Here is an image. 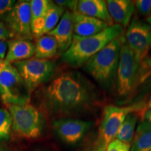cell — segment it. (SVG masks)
Here are the masks:
<instances>
[{"mask_svg":"<svg viewBox=\"0 0 151 151\" xmlns=\"http://www.w3.org/2000/svg\"><path fill=\"white\" fill-rule=\"evenodd\" d=\"M106 4L114 23L124 27L129 24L135 11L134 1L129 0H108Z\"/></svg>","mask_w":151,"mask_h":151,"instance_id":"14","label":"cell"},{"mask_svg":"<svg viewBox=\"0 0 151 151\" xmlns=\"http://www.w3.org/2000/svg\"><path fill=\"white\" fill-rule=\"evenodd\" d=\"M8 51L5 61L9 63L30 59L35 55V44L32 41L15 39L7 41Z\"/></svg>","mask_w":151,"mask_h":151,"instance_id":"16","label":"cell"},{"mask_svg":"<svg viewBox=\"0 0 151 151\" xmlns=\"http://www.w3.org/2000/svg\"><path fill=\"white\" fill-rule=\"evenodd\" d=\"M6 65V62L4 60L0 59V75H1V72H2L4 68Z\"/></svg>","mask_w":151,"mask_h":151,"instance_id":"31","label":"cell"},{"mask_svg":"<svg viewBox=\"0 0 151 151\" xmlns=\"http://www.w3.org/2000/svg\"><path fill=\"white\" fill-rule=\"evenodd\" d=\"M58 52V43L52 36L44 35L38 38L35 44V58L41 60H50Z\"/></svg>","mask_w":151,"mask_h":151,"instance_id":"19","label":"cell"},{"mask_svg":"<svg viewBox=\"0 0 151 151\" xmlns=\"http://www.w3.org/2000/svg\"><path fill=\"white\" fill-rule=\"evenodd\" d=\"M135 8L142 16H150L151 13V0H138L134 2Z\"/></svg>","mask_w":151,"mask_h":151,"instance_id":"24","label":"cell"},{"mask_svg":"<svg viewBox=\"0 0 151 151\" xmlns=\"http://www.w3.org/2000/svg\"><path fill=\"white\" fill-rule=\"evenodd\" d=\"M12 119V131L26 139H38L42 135L46 120L42 112L33 105H9Z\"/></svg>","mask_w":151,"mask_h":151,"instance_id":"4","label":"cell"},{"mask_svg":"<svg viewBox=\"0 0 151 151\" xmlns=\"http://www.w3.org/2000/svg\"><path fill=\"white\" fill-rule=\"evenodd\" d=\"M147 22H148L149 24H150V25L151 26V13H150V16H149L148 18H147Z\"/></svg>","mask_w":151,"mask_h":151,"instance_id":"33","label":"cell"},{"mask_svg":"<svg viewBox=\"0 0 151 151\" xmlns=\"http://www.w3.org/2000/svg\"><path fill=\"white\" fill-rule=\"evenodd\" d=\"M55 4L57 5L63 7L64 9H67V11H69L71 13H73L76 11V7L77 4H78V1H66V0H62V1H59V0H56V1H53Z\"/></svg>","mask_w":151,"mask_h":151,"instance_id":"27","label":"cell"},{"mask_svg":"<svg viewBox=\"0 0 151 151\" xmlns=\"http://www.w3.org/2000/svg\"><path fill=\"white\" fill-rule=\"evenodd\" d=\"M39 151H43V150H39Z\"/></svg>","mask_w":151,"mask_h":151,"instance_id":"35","label":"cell"},{"mask_svg":"<svg viewBox=\"0 0 151 151\" xmlns=\"http://www.w3.org/2000/svg\"><path fill=\"white\" fill-rule=\"evenodd\" d=\"M65 11L63 7L57 5L54 3V1H50V6L45 20L43 35H47L58 25Z\"/></svg>","mask_w":151,"mask_h":151,"instance_id":"21","label":"cell"},{"mask_svg":"<svg viewBox=\"0 0 151 151\" xmlns=\"http://www.w3.org/2000/svg\"><path fill=\"white\" fill-rule=\"evenodd\" d=\"M83 151H106V146L97 138L93 144L85 149Z\"/></svg>","mask_w":151,"mask_h":151,"instance_id":"28","label":"cell"},{"mask_svg":"<svg viewBox=\"0 0 151 151\" xmlns=\"http://www.w3.org/2000/svg\"><path fill=\"white\" fill-rule=\"evenodd\" d=\"M47 35L53 37L58 43V53L62 55L70 47L73 36L72 14L69 11H65L59 23Z\"/></svg>","mask_w":151,"mask_h":151,"instance_id":"12","label":"cell"},{"mask_svg":"<svg viewBox=\"0 0 151 151\" xmlns=\"http://www.w3.org/2000/svg\"><path fill=\"white\" fill-rule=\"evenodd\" d=\"M125 42L141 61L146 59L151 48V26L134 17L126 32Z\"/></svg>","mask_w":151,"mask_h":151,"instance_id":"9","label":"cell"},{"mask_svg":"<svg viewBox=\"0 0 151 151\" xmlns=\"http://www.w3.org/2000/svg\"><path fill=\"white\" fill-rule=\"evenodd\" d=\"M148 107L149 109H151V98H150V99L149 100V101L148 103Z\"/></svg>","mask_w":151,"mask_h":151,"instance_id":"34","label":"cell"},{"mask_svg":"<svg viewBox=\"0 0 151 151\" xmlns=\"http://www.w3.org/2000/svg\"><path fill=\"white\" fill-rule=\"evenodd\" d=\"M4 23L16 39L32 40L30 1H17L12 11L6 19Z\"/></svg>","mask_w":151,"mask_h":151,"instance_id":"10","label":"cell"},{"mask_svg":"<svg viewBox=\"0 0 151 151\" xmlns=\"http://www.w3.org/2000/svg\"><path fill=\"white\" fill-rule=\"evenodd\" d=\"M16 1L15 0H0V20L4 22L12 11Z\"/></svg>","mask_w":151,"mask_h":151,"instance_id":"23","label":"cell"},{"mask_svg":"<svg viewBox=\"0 0 151 151\" xmlns=\"http://www.w3.org/2000/svg\"><path fill=\"white\" fill-rule=\"evenodd\" d=\"M138 120V115L136 112L129 113L126 117L123 123L116 135V139L122 142L131 145L135 134V127Z\"/></svg>","mask_w":151,"mask_h":151,"instance_id":"20","label":"cell"},{"mask_svg":"<svg viewBox=\"0 0 151 151\" xmlns=\"http://www.w3.org/2000/svg\"><path fill=\"white\" fill-rule=\"evenodd\" d=\"M131 146L127 143L114 139L109 143L106 147V151H130Z\"/></svg>","mask_w":151,"mask_h":151,"instance_id":"25","label":"cell"},{"mask_svg":"<svg viewBox=\"0 0 151 151\" xmlns=\"http://www.w3.org/2000/svg\"><path fill=\"white\" fill-rule=\"evenodd\" d=\"M142 63L143 61L127 46L124 39L120 48L116 80L117 92L120 97H129L137 88L140 81Z\"/></svg>","mask_w":151,"mask_h":151,"instance_id":"5","label":"cell"},{"mask_svg":"<svg viewBox=\"0 0 151 151\" xmlns=\"http://www.w3.org/2000/svg\"><path fill=\"white\" fill-rule=\"evenodd\" d=\"M12 65L16 67L32 92L51 79L56 71V64L50 60L33 58L14 62Z\"/></svg>","mask_w":151,"mask_h":151,"instance_id":"7","label":"cell"},{"mask_svg":"<svg viewBox=\"0 0 151 151\" xmlns=\"http://www.w3.org/2000/svg\"><path fill=\"white\" fill-rule=\"evenodd\" d=\"M73 33L80 37H91L99 34L109 27V24L99 19L81 14L71 13Z\"/></svg>","mask_w":151,"mask_h":151,"instance_id":"13","label":"cell"},{"mask_svg":"<svg viewBox=\"0 0 151 151\" xmlns=\"http://www.w3.org/2000/svg\"><path fill=\"white\" fill-rule=\"evenodd\" d=\"M92 125L91 122L70 118H58L52 122V128L56 134L68 145L80 142Z\"/></svg>","mask_w":151,"mask_h":151,"instance_id":"11","label":"cell"},{"mask_svg":"<svg viewBox=\"0 0 151 151\" xmlns=\"http://www.w3.org/2000/svg\"><path fill=\"white\" fill-rule=\"evenodd\" d=\"M124 40L123 36L113 39L82 67L105 89H110L116 83L120 48Z\"/></svg>","mask_w":151,"mask_h":151,"instance_id":"3","label":"cell"},{"mask_svg":"<svg viewBox=\"0 0 151 151\" xmlns=\"http://www.w3.org/2000/svg\"><path fill=\"white\" fill-rule=\"evenodd\" d=\"M31 7V30L33 37L38 39L43 36L45 20L50 1L48 0H32Z\"/></svg>","mask_w":151,"mask_h":151,"instance_id":"17","label":"cell"},{"mask_svg":"<svg viewBox=\"0 0 151 151\" xmlns=\"http://www.w3.org/2000/svg\"><path fill=\"white\" fill-rule=\"evenodd\" d=\"M130 151H151V123L142 120L139 124Z\"/></svg>","mask_w":151,"mask_h":151,"instance_id":"18","label":"cell"},{"mask_svg":"<svg viewBox=\"0 0 151 151\" xmlns=\"http://www.w3.org/2000/svg\"><path fill=\"white\" fill-rule=\"evenodd\" d=\"M12 131V119L7 109L0 108V142L9 140Z\"/></svg>","mask_w":151,"mask_h":151,"instance_id":"22","label":"cell"},{"mask_svg":"<svg viewBox=\"0 0 151 151\" xmlns=\"http://www.w3.org/2000/svg\"><path fill=\"white\" fill-rule=\"evenodd\" d=\"M13 39H15L14 34L11 32L4 22L0 20V40L6 41Z\"/></svg>","mask_w":151,"mask_h":151,"instance_id":"26","label":"cell"},{"mask_svg":"<svg viewBox=\"0 0 151 151\" xmlns=\"http://www.w3.org/2000/svg\"><path fill=\"white\" fill-rule=\"evenodd\" d=\"M122 34L123 27L116 24L91 37H80L73 34L70 47L62 55V61L73 68L83 67L92 56Z\"/></svg>","mask_w":151,"mask_h":151,"instance_id":"2","label":"cell"},{"mask_svg":"<svg viewBox=\"0 0 151 151\" xmlns=\"http://www.w3.org/2000/svg\"><path fill=\"white\" fill-rule=\"evenodd\" d=\"M144 118L147 121L151 123V109H148L144 113Z\"/></svg>","mask_w":151,"mask_h":151,"instance_id":"30","label":"cell"},{"mask_svg":"<svg viewBox=\"0 0 151 151\" xmlns=\"http://www.w3.org/2000/svg\"><path fill=\"white\" fill-rule=\"evenodd\" d=\"M138 110H139V105L137 104L127 106H106L103 109L98 139L107 147L109 143L116 137L126 117Z\"/></svg>","mask_w":151,"mask_h":151,"instance_id":"8","label":"cell"},{"mask_svg":"<svg viewBox=\"0 0 151 151\" xmlns=\"http://www.w3.org/2000/svg\"><path fill=\"white\" fill-rule=\"evenodd\" d=\"M0 151H11L8 147H6L4 145L0 144Z\"/></svg>","mask_w":151,"mask_h":151,"instance_id":"32","label":"cell"},{"mask_svg":"<svg viewBox=\"0 0 151 151\" xmlns=\"http://www.w3.org/2000/svg\"><path fill=\"white\" fill-rule=\"evenodd\" d=\"M32 93L16 67L6 62L0 75V99L3 104L7 106L28 104Z\"/></svg>","mask_w":151,"mask_h":151,"instance_id":"6","label":"cell"},{"mask_svg":"<svg viewBox=\"0 0 151 151\" xmlns=\"http://www.w3.org/2000/svg\"><path fill=\"white\" fill-rule=\"evenodd\" d=\"M38 104L48 116H75L89 111L97 101L94 87L77 71H66L38 90Z\"/></svg>","mask_w":151,"mask_h":151,"instance_id":"1","label":"cell"},{"mask_svg":"<svg viewBox=\"0 0 151 151\" xmlns=\"http://www.w3.org/2000/svg\"><path fill=\"white\" fill-rule=\"evenodd\" d=\"M7 49H8L7 43L4 41L0 40V59L5 60Z\"/></svg>","mask_w":151,"mask_h":151,"instance_id":"29","label":"cell"},{"mask_svg":"<svg viewBox=\"0 0 151 151\" xmlns=\"http://www.w3.org/2000/svg\"><path fill=\"white\" fill-rule=\"evenodd\" d=\"M85 16L102 20L109 26L115 24L109 14L106 1L104 0H80L78 1L76 11Z\"/></svg>","mask_w":151,"mask_h":151,"instance_id":"15","label":"cell"}]
</instances>
